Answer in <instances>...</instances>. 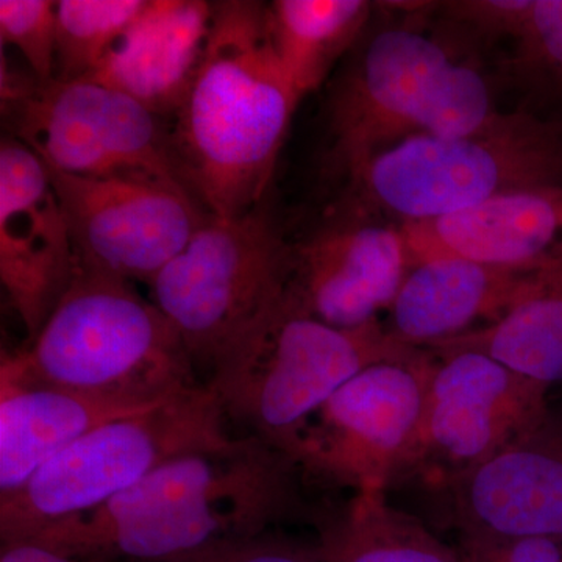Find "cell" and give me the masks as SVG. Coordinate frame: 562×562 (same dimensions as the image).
<instances>
[{
  "label": "cell",
  "instance_id": "9",
  "mask_svg": "<svg viewBox=\"0 0 562 562\" xmlns=\"http://www.w3.org/2000/svg\"><path fill=\"white\" fill-rule=\"evenodd\" d=\"M431 351L420 420L390 490H424L460 475L532 430L550 412V387L503 362L473 350Z\"/></svg>",
  "mask_w": 562,
  "mask_h": 562
},
{
  "label": "cell",
  "instance_id": "6",
  "mask_svg": "<svg viewBox=\"0 0 562 562\" xmlns=\"http://www.w3.org/2000/svg\"><path fill=\"white\" fill-rule=\"evenodd\" d=\"M209 384L95 428L0 501L3 546L31 542L55 525L99 508L180 454L231 441Z\"/></svg>",
  "mask_w": 562,
  "mask_h": 562
},
{
  "label": "cell",
  "instance_id": "8",
  "mask_svg": "<svg viewBox=\"0 0 562 562\" xmlns=\"http://www.w3.org/2000/svg\"><path fill=\"white\" fill-rule=\"evenodd\" d=\"M2 99L14 138L52 168L91 179L147 181L194 198L171 128L131 95L92 80L43 83L33 77L11 80Z\"/></svg>",
  "mask_w": 562,
  "mask_h": 562
},
{
  "label": "cell",
  "instance_id": "5",
  "mask_svg": "<svg viewBox=\"0 0 562 562\" xmlns=\"http://www.w3.org/2000/svg\"><path fill=\"white\" fill-rule=\"evenodd\" d=\"M542 187H562V121L512 111L462 138L403 139L346 188L339 206L403 224Z\"/></svg>",
  "mask_w": 562,
  "mask_h": 562
},
{
  "label": "cell",
  "instance_id": "15",
  "mask_svg": "<svg viewBox=\"0 0 562 562\" xmlns=\"http://www.w3.org/2000/svg\"><path fill=\"white\" fill-rule=\"evenodd\" d=\"M77 257L46 165L16 138L0 146V280L27 333L38 336L76 276Z\"/></svg>",
  "mask_w": 562,
  "mask_h": 562
},
{
  "label": "cell",
  "instance_id": "19",
  "mask_svg": "<svg viewBox=\"0 0 562 562\" xmlns=\"http://www.w3.org/2000/svg\"><path fill=\"white\" fill-rule=\"evenodd\" d=\"M144 409L149 408L0 382V501L20 491L46 462L88 432Z\"/></svg>",
  "mask_w": 562,
  "mask_h": 562
},
{
  "label": "cell",
  "instance_id": "20",
  "mask_svg": "<svg viewBox=\"0 0 562 562\" xmlns=\"http://www.w3.org/2000/svg\"><path fill=\"white\" fill-rule=\"evenodd\" d=\"M313 522L322 562H465L424 520L395 508L386 492L351 494L316 512Z\"/></svg>",
  "mask_w": 562,
  "mask_h": 562
},
{
  "label": "cell",
  "instance_id": "30",
  "mask_svg": "<svg viewBox=\"0 0 562 562\" xmlns=\"http://www.w3.org/2000/svg\"><path fill=\"white\" fill-rule=\"evenodd\" d=\"M0 562H117L105 560H88V558L66 557L40 543L21 542L2 547Z\"/></svg>",
  "mask_w": 562,
  "mask_h": 562
},
{
  "label": "cell",
  "instance_id": "2",
  "mask_svg": "<svg viewBox=\"0 0 562 562\" xmlns=\"http://www.w3.org/2000/svg\"><path fill=\"white\" fill-rule=\"evenodd\" d=\"M299 102L266 3L213 2L209 43L171 127L184 181L210 216L262 206Z\"/></svg>",
  "mask_w": 562,
  "mask_h": 562
},
{
  "label": "cell",
  "instance_id": "17",
  "mask_svg": "<svg viewBox=\"0 0 562 562\" xmlns=\"http://www.w3.org/2000/svg\"><path fill=\"white\" fill-rule=\"evenodd\" d=\"M536 269L498 268L462 258H435L409 269L387 310L394 341L430 350L501 321Z\"/></svg>",
  "mask_w": 562,
  "mask_h": 562
},
{
  "label": "cell",
  "instance_id": "25",
  "mask_svg": "<svg viewBox=\"0 0 562 562\" xmlns=\"http://www.w3.org/2000/svg\"><path fill=\"white\" fill-rule=\"evenodd\" d=\"M509 68L528 88L562 99V0H532Z\"/></svg>",
  "mask_w": 562,
  "mask_h": 562
},
{
  "label": "cell",
  "instance_id": "14",
  "mask_svg": "<svg viewBox=\"0 0 562 562\" xmlns=\"http://www.w3.org/2000/svg\"><path fill=\"white\" fill-rule=\"evenodd\" d=\"M412 269L401 224L336 206L313 235L291 244L288 294L336 328H360L387 312Z\"/></svg>",
  "mask_w": 562,
  "mask_h": 562
},
{
  "label": "cell",
  "instance_id": "16",
  "mask_svg": "<svg viewBox=\"0 0 562 562\" xmlns=\"http://www.w3.org/2000/svg\"><path fill=\"white\" fill-rule=\"evenodd\" d=\"M409 262L462 258L541 269L562 258V187L506 192L436 220L401 224Z\"/></svg>",
  "mask_w": 562,
  "mask_h": 562
},
{
  "label": "cell",
  "instance_id": "11",
  "mask_svg": "<svg viewBox=\"0 0 562 562\" xmlns=\"http://www.w3.org/2000/svg\"><path fill=\"white\" fill-rule=\"evenodd\" d=\"M435 353L368 366L310 417L292 458L306 480L351 494L387 492L416 432Z\"/></svg>",
  "mask_w": 562,
  "mask_h": 562
},
{
  "label": "cell",
  "instance_id": "26",
  "mask_svg": "<svg viewBox=\"0 0 562 562\" xmlns=\"http://www.w3.org/2000/svg\"><path fill=\"white\" fill-rule=\"evenodd\" d=\"M0 40L27 63L32 77L47 83L55 79L57 2L0 0Z\"/></svg>",
  "mask_w": 562,
  "mask_h": 562
},
{
  "label": "cell",
  "instance_id": "13",
  "mask_svg": "<svg viewBox=\"0 0 562 562\" xmlns=\"http://www.w3.org/2000/svg\"><path fill=\"white\" fill-rule=\"evenodd\" d=\"M439 527L454 546L517 539H562V414L541 424L490 460L424 487Z\"/></svg>",
  "mask_w": 562,
  "mask_h": 562
},
{
  "label": "cell",
  "instance_id": "28",
  "mask_svg": "<svg viewBox=\"0 0 562 562\" xmlns=\"http://www.w3.org/2000/svg\"><path fill=\"white\" fill-rule=\"evenodd\" d=\"M176 562H322L313 547H303L268 532L217 543Z\"/></svg>",
  "mask_w": 562,
  "mask_h": 562
},
{
  "label": "cell",
  "instance_id": "12",
  "mask_svg": "<svg viewBox=\"0 0 562 562\" xmlns=\"http://www.w3.org/2000/svg\"><path fill=\"white\" fill-rule=\"evenodd\" d=\"M46 165L77 262L128 281H149L184 249L210 214L161 184L91 179Z\"/></svg>",
  "mask_w": 562,
  "mask_h": 562
},
{
  "label": "cell",
  "instance_id": "1",
  "mask_svg": "<svg viewBox=\"0 0 562 562\" xmlns=\"http://www.w3.org/2000/svg\"><path fill=\"white\" fill-rule=\"evenodd\" d=\"M306 483L294 458L246 435L172 458L31 542L88 560L176 562L301 516Z\"/></svg>",
  "mask_w": 562,
  "mask_h": 562
},
{
  "label": "cell",
  "instance_id": "24",
  "mask_svg": "<svg viewBox=\"0 0 562 562\" xmlns=\"http://www.w3.org/2000/svg\"><path fill=\"white\" fill-rule=\"evenodd\" d=\"M501 113L492 103L483 74L468 63L453 60L432 85L417 135L462 138L483 131Z\"/></svg>",
  "mask_w": 562,
  "mask_h": 562
},
{
  "label": "cell",
  "instance_id": "29",
  "mask_svg": "<svg viewBox=\"0 0 562 562\" xmlns=\"http://www.w3.org/2000/svg\"><path fill=\"white\" fill-rule=\"evenodd\" d=\"M454 546V543H453ZM465 562H562V539L457 543Z\"/></svg>",
  "mask_w": 562,
  "mask_h": 562
},
{
  "label": "cell",
  "instance_id": "4",
  "mask_svg": "<svg viewBox=\"0 0 562 562\" xmlns=\"http://www.w3.org/2000/svg\"><path fill=\"white\" fill-rule=\"evenodd\" d=\"M413 350L394 341L382 321L331 327L284 290L222 355L206 384L227 420L292 457L306 422L339 387L368 366Z\"/></svg>",
  "mask_w": 562,
  "mask_h": 562
},
{
  "label": "cell",
  "instance_id": "7",
  "mask_svg": "<svg viewBox=\"0 0 562 562\" xmlns=\"http://www.w3.org/2000/svg\"><path fill=\"white\" fill-rule=\"evenodd\" d=\"M291 244L265 209L209 216L149 281L150 301L177 328L195 372H213L233 342L276 303L290 279Z\"/></svg>",
  "mask_w": 562,
  "mask_h": 562
},
{
  "label": "cell",
  "instance_id": "3",
  "mask_svg": "<svg viewBox=\"0 0 562 562\" xmlns=\"http://www.w3.org/2000/svg\"><path fill=\"white\" fill-rule=\"evenodd\" d=\"M0 382L150 408L199 386L183 339L132 281L77 262L38 336L2 358Z\"/></svg>",
  "mask_w": 562,
  "mask_h": 562
},
{
  "label": "cell",
  "instance_id": "21",
  "mask_svg": "<svg viewBox=\"0 0 562 562\" xmlns=\"http://www.w3.org/2000/svg\"><path fill=\"white\" fill-rule=\"evenodd\" d=\"M430 350L480 351L543 386L562 384V258L530 273L501 321Z\"/></svg>",
  "mask_w": 562,
  "mask_h": 562
},
{
  "label": "cell",
  "instance_id": "22",
  "mask_svg": "<svg viewBox=\"0 0 562 562\" xmlns=\"http://www.w3.org/2000/svg\"><path fill=\"white\" fill-rule=\"evenodd\" d=\"M368 0H276L266 3L277 57L301 101L316 91L371 24Z\"/></svg>",
  "mask_w": 562,
  "mask_h": 562
},
{
  "label": "cell",
  "instance_id": "10",
  "mask_svg": "<svg viewBox=\"0 0 562 562\" xmlns=\"http://www.w3.org/2000/svg\"><path fill=\"white\" fill-rule=\"evenodd\" d=\"M453 60L449 46L416 22L366 29L325 105L333 179L349 187L380 154L417 135L432 85Z\"/></svg>",
  "mask_w": 562,
  "mask_h": 562
},
{
  "label": "cell",
  "instance_id": "18",
  "mask_svg": "<svg viewBox=\"0 0 562 562\" xmlns=\"http://www.w3.org/2000/svg\"><path fill=\"white\" fill-rule=\"evenodd\" d=\"M213 3L149 0L88 79L124 92L168 120L179 110L209 43Z\"/></svg>",
  "mask_w": 562,
  "mask_h": 562
},
{
  "label": "cell",
  "instance_id": "23",
  "mask_svg": "<svg viewBox=\"0 0 562 562\" xmlns=\"http://www.w3.org/2000/svg\"><path fill=\"white\" fill-rule=\"evenodd\" d=\"M149 0H60L57 2L55 79L85 80L135 24Z\"/></svg>",
  "mask_w": 562,
  "mask_h": 562
},
{
  "label": "cell",
  "instance_id": "27",
  "mask_svg": "<svg viewBox=\"0 0 562 562\" xmlns=\"http://www.w3.org/2000/svg\"><path fill=\"white\" fill-rule=\"evenodd\" d=\"M443 20L479 38H517L522 31L532 0H452L439 3Z\"/></svg>",
  "mask_w": 562,
  "mask_h": 562
}]
</instances>
